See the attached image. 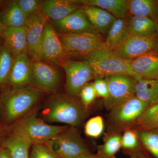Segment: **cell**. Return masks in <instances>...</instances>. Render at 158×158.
<instances>
[{
	"instance_id": "1",
	"label": "cell",
	"mask_w": 158,
	"mask_h": 158,
	"mask_svg": "<svg viewBox=\"0 0 158 158\" xmlns=\"http://www.w3.org/2000/svg\"><path fill=\"white\" fill-rule=\"evenodd\" d=\"M45 118L52 122L78 126L86 118L88 109L74 97L64 94L52 97L48 104Z\"/></svg>"
},
{
	"instance_id": "2",
	"label": "cell",
	"mask_w": 158,
	"mask_h": 158,
	"mask_svg": "<svg viewBox=\"0 0 158 158\" xmlns=\"http://www.w3.org/2000/svg\"><path fill=\"white\" fill-rule=\"evenodd\" d=\"M93 71L94 78L116 75H127L135 77L130 60L114 55L106 45L84 56Z\"/></svg>"
},
{
	"instance_id": "3",
	"label": "cell",
	"mask_w": 158,
	"mask_h": 158,
	"mask_svg": "<svg viewBox=\"0 0 158 158\" xmlns=\"http://www.w3.org/2000/svg\"><path fill=\"white\" fill-rule=\"evenodd\" d=\"M149 106L136 96L118 105L110 111L107 132L121 133L131 127Z\"/></svg>"
},
{
	"instance_id": "4",
	"label": "cell",
	"mask_w": 158,
	"mask_h": 158,
	"mask_svg": "<svg viewBox=\"0 0 158 158\" xmlns=\"http://www.w3.org/2000/svg\"><path fill=\"white\" fill-rule=\"evenodd\" d=\"M59 158H82L92 153L77 130L72 127L45 143Z\"/></svg>"
},
{
	"instance_id": "5",
	"label": "cell",
	"mask_w": 158,
	"mask_h": 158,
	"mask_svg": "<svg viewBox=\"0 0 158 158\" xmlns=\"http://www.w3.org/2000/svg\"><path fill=\"white\" fill-rule=\"evenodd\" d=\"M109 94L103 100L107 110L110 111L118 105L135 96V78L127 75H116L106 77Z\"/></svg>"
},
{
	"instance_id": "6",
	"label": "cell",
	"mask_w": 158,
	"mask_h": 158,
	"mask_svg": "<svg viewBox=\"0 0 158 158\" xmlns=\"http://www.w3.org/2000/svg\"><path fill=\"white\" fill-rule=\"evenodd\" d=\"M41 90L31 86L19 87L6 99V115L8 120H14L27 113L41 96Z\"/></svg>"
},
{
	"instance_id": "7",
	"label": "cell",
	"mask_w": 158,
	"mask_h": 158,
	"mask_svg": "<svg viewBox=\"0 0 158 158\" xmlns=\"http://www.w3.org/2000/svg\"><path fill=\"white\" fill-rule=\"evenodd\" d=\"M65 59V51L59 35L48 21L43 31L37 61L55 66Z\"/></svg>"
},
{
	"instance_id": "8",
	"label": "cell",
	"mask_w": 158,
	"mask_h": 158,
	"mask_svg": "<svg viewBox=\"0 0 158 158\" xmlns=\"http://www.w3.org/2000/svg\"><path fill=\"white\" fill-rule=\"evenodd\" d=\"M66 76L65 90L69 96H78L83 86L94 79L93 71L86 61L65 59L60 63Z\"/></svg>"
},
{
	"instance_id": "9",
	"label": "cell",
	"mask_w": 158,
	"mask_h": 158,
	"mask_svg": "<svg viewBox=\"0 0 158 158\" xmlns=\"http://www.w3.org/2000/svg\"><path fill=\"white\" fill-rule=\"evenodd\" d=\"M65 58L71 56H84L105 45L99 34L91 32L67 33L59 36Z\"/></svg>"
},
{
	"instance_id": "10",
	"label": "cell",
	"mask_w": 158,
	"mask_h": 158,
	"mask_svg": "<svg viewBox=\"0 0 158 158\" xmlns=\"http://www.w3.org/2000/svg\"><path fill=\"white\" fill-rule=\"evenodd\" d=\"M69 128L51 125L34 115L26 117L16 129L24 134L33 144H45Z\"/></svg>"
},
{
	"instance_id": "11",
	"label": "cell",
	"mask_w": 158,
	"mask_h": 158,
	"mask_svg": "<svg viewBox=\"0 0 158 158\" xmlns=\"http://www.w3.org/2000/svg\"><path fill=\"white\" fill-rule=\"evenodd\" d=\"M158 41L156 35L139 37L129 34L122 42L110 50L122 59L131 61L154 50Z\"/></svg>"
},
{
	"instance_id": "12",
	"label": "cell",
	"mask_w": 158,
	"mask_h": 158,
	"mask_svg": "<svg viewBox=\"0 0 158 158\" xmlns=\"http://www.w3.org/2000/svg\"><path fill=\"white\" fill-rule=\"evenodd\" d=\"M48 19L41 10L27 18L25 27L27 43V54L33 61H37L40 43L44 28Z\"/></svg>"
},
{
	"instance_id": "13",
	"label": "cell",
	"mask_w": 158,
	"mask_h": 158,
	"mask_svg": "<svg viewBox=\"0 0 158 158\" xmlns=\"http://www.w3.org/2000/svg\"><path fill=\"white\" fill-rule=\"evenodd\" d=\"M61 76L55 66L39 61L32 62V81L37 88L54 92L59 88Z\"/></svg>"
},
{
	"instance_id": "14",
	"label": "cell",
	"mask_w": 158,
	"mask_h": 158,
	"mask_svg": "<svg viewBox=\"0 0 158 158\" xmlns=\"http://www.w3.org/2000/svg\"><path fill=\"white\" fill-rule=\"evenodd\" d=\"M52 24L56 31L61 34L86 32L98 34L88 20L81 7L63 19L52 21Z\"/></svg>"
},
{
	"instance_id": "15",
	"label": "cell",
	"mask_w": 158,
	"mask_h": 158,
	"mask_svg": "<svg viewBox=\"0 0 158 158\" xmlns=\"http://www.w3.org/2000/svg\"><path fill=\"white\" fill-rule=\"evenodd\" d=\"M32 81V62L27 53L15 57L6 83L22 87L30 86Z\"/></svg>"
},
{
	"instance_id": "16",
	"label": "cell",
	"mask_w": 158,
	"mask_h": 158,
	"mask_svg": "<svg viewBox=\"0 0 158 158\" xmlns=\"http://www.w3.org/2000/svg\"><path fill=\"white\" fill-rule=\"evenodd\" d=\"M82 6L79 1L46 0L40 1V9L48 19L57 21L65 18Z\"/></svg>"
},
{
	"instance_id": "17",
	"label": "cell",
	"mask_w": 158,
	"mask_h": 158,
	"mask_svg": "<svg viewBox=\"0 0 158 158\" xmlns=\"http://www.w3.org/2000/svg\"><path fill=\"white\" fill-rule=\"evenodd\" d=\"M135 77L158 80V54L154 51L131 61Z\"/></svg>"
},
{
	"instance_id": "18",
	"label": "cell",
	"mask_w": 158,
	"mask_h": 158,
	"mask_svg": "<svg viewBox=\"0 0 158 158\" xmlns=\"http://www.w3.org/2000/svg\"><path fill=\"white\" fill-rule=\"evenodd\" d=\"M81 8L97 32L106 37L116 18L110 12L98 7L83 6Z\"/></svg>"
},
{
	"instance_id": "19",
	"label": "cell",
	"mask_w": 158,
	"mask_h": 158,
	"mask_svg": "<svg viewBox=\"0 0 158 158\" xmlns=\"http://www.w3.org/2000/svg\"><path fill=\"white\" fill-rule=\"evenodd\" d=\"M2 34L5 46L13 58L27 53V43L26 28L3 29Z\"/></svg>"
},
{
	"instance_id": "20",
	"label": "cell",
	"mask_w": 158,
	"mask_h": 158,
	"mask_svg": "<svg viewBox=\"0 0 158 158\" xmlns=\"http://www.w3.org/2000/svg\"><path fill=\"white\" fill-rule=\"evenodd\" d=\"M83 6H95L113 15L116 19H125L128 15L127 0H80Z\"/></svg>"
},
{
	"instance_id": "21",
	"label": "cell",
	"mask_w": 158,
	"mask_h": 158,
	"mask_svg": "<svg viewBox=\"0 0 158 158\" xmlns=\"http://www.w3.org/2000/svg\"><path fill=\"white\" fill-rule=\"evenodd\" d=\"M32 143L24 134L17 129L4 143V147L12 158H29V151Z\"/></svg>"
},
{
	"instance_id": "22",
	"label": "cell",
	"mask_w": 158,
	"mask_h": 158,
	"mask_svg": "<svg viewBox=\"0 0 158 158\" xmlns=\"http://www.w3.org/2000/svg\"><path fill=\"white\" fill-rule=\"evenodd\" d=\"M27 18L19 6L17 1L11 2L0 13L3 29L24 27Z\"/></svg>"
},
{
	"instance_id": "23",
	"label": "cell",
	"mask_w": 158,
	"mask_h": 158,
	"mask_svg": "<svg viewBox=\"0 0 158 158\" xmlns=\"http://www.w3.org/2000/svg\"><path fill=\"white\" fill-rule=\"evenodd\" d=\"M135 78V96L150 106L158 104V80Z\"/></svg>"
},
{
	"instance_id": "24",
	"label": "cell",
	"mask_w": 158,
	"mask_h": 158,
	"mask_svg": "<svg viewBox=\"0 0 158 158\" xmlns=\"http://www.w3.org/2000/svg\"><path fill=\"white\" fill-rule=\"evenodd\" d=\"M129 34L139 37H151L156 35L155 24L151 19L145 16H128Z\"/></svg>"
},
{
	"instance_id": "25",
	"label": "cell",
	"mask_w": 158,
	"mask_h": 158,
	"mask_svg": "<svg viewBox=\"0 0 158 158\" xmlns=\"http://www.w3.org/2000/svg\"><path fill=\"white\" fill-rule=\"evenodd\" d=\"M128 16H145L154 20L158 16V2L153 0H127Z\"/></svg>"
},
{
	"instance_id": "26",
	"label": "cell",
	"mask_w": 158,
	"mask_h": 158,
	"mask_svg": "<svg viewBox=\"0 0 158 158\" xmlns=\"http://www.w3.org/2000/svg\"><path fill=\"white\" fill-rule=\"evenodd\" d=\"M121 139V133L107 132L105 134L103 144L98 146L97 153L102 158H116L122 148Z\"/></svg>"
},
{
	"instance_id": "27",
	"label": "cell",
	"mask_w": 158,
	"mask_h": 158,
	"mask_svg": "<svg viewBox=\"0 0 158 158\" xmlns=\"http://www.w3.org/2000/svg\"><path fill=\"white\" fill-rule=\"evenodd\" d=\"M129 34L127 19H116L106 37L105 45L111 50Z\"/></svg>"
},
{
	"instance_id": "28",
	"label": "cell",
	"mask_w": 158,
	"mask_h": 158,
	"mask_svg": "<svg viewBox=\"0 0 158 158\" xmlns=\"http://www.w3.org/2000/svg\"><path fill=\"white\" fill-rule=\"evenodd\" d=\"M141 145L152 158H158V128L135 130Z\"/></svg>"
},
{
	"instance_id": "29",
	"label": "cell",
	"mask_w": 158,
	"mask_h": 158,
	"mask_svg": "<svg viewBox=\"0 0 158 158\" xmlns=\"http://www.w3.org/2000/svg\"><path fill=\"white\" fill-rule=\"evenodd\" d=\"M130 128L142 130L158 128V104L150 106Z\"/></svg>"
},
{
	"instance_id": "30",
	"label": "cell",
	"mask_w": 158,
	"mask_h": 158,
	"mask_svg": "<svg viewBox=\"0 0 158 158\" xmlns=\"http://www.w3.org/2000/svg\"><path fill=\"white\" fill-rule=\"evenodd\" d=\"M14 58L5 46L0 47V85L6 83Z\"/></svg>"
},
{
	"instance_id": "31",
	"label": "cell",
	"mask_w": 158,
	"mask_h": 158,
	"mask_svg": "<svg viewBox=\"0 0 158 158\" xmlns=\"http://www.w3.org/2000/svg\"><path fill=\"white\" fill-rule=\"evenodd\" d=\"M105 123L101 116H94L86 122L85 127V132L86 135L90 138H99L103 133Z\"/></svg>"
},
{
	"instance_id": "32",
	"label": "cell",
	"mask_w": 158,
	"mask_h": 158,
	"mask_svg": "<svg viewBox=\"0 0 158 158\" xmlns=\"http://www.w3.org/2000/svg\"><path fill=\"white\" fill-rule=\"evenodd\" d=\"M121 144L123 151L134 150L143 148L135 131L131 128L123 131L122 135Z\"/></svg>"
},
{
	"instance_id": "33",
	"label": "cell",
	"mask_w": 158,
	"mask_h": 158,
	"mask_svg": "<svg viewBox=\"0 0 158 158\" xmlns=\"http://www.w3.org/2000/svg\"><path fill=\"white\" fill-rule=\"evenodd\" d=\"M30 158H59L56 152L45 144H33Z\"/></svg>"
},
{
	"instance_id": "34",
	"label": "cell",
	"mask_w": 158,
	"mask_h": 158,
	"mask_svg": "<svg viewBox=\"0 0 158 158\" xmlns=\"http://www.w3.org/2000/svg\"><path fill=\"white\" fill-rule=\"evenodd\" d=\"M79 95L81 97V102L83 104L86 109H88V106L94 102L95 98L97 97L93 82H89L84 85L81 89Z\"/></svg>"
},
{
	"instance_id": "35",
	"label": "cell",
	"mask_w": 158,
	"mask_h": 158,
	"mask_svg": "<svg viewBox=\"0 0 158 158\" xmlns=\"http://www.w3.org/2000/svg\"><path fill=\"white\" fill-rule=\"evenodd\" d=\"M40 1L37 0H19L17 1V3L22 11L27 17L41 10Z\"/></svg>"
},
{
	"instance_id": "36",
	"label": "cell",
	"mask_w": 158,
	"mask_h": 158,
	"mask_svg": "<svg viewBox=\"0 0 158 158\" xmlns=\"http://www.w3.org/2000/svg\"><path fill=\"white\" fill-rule=\"evenodd\" d=\"M93 84L98 97L102 98L103 100L106 98L109 94V89L107 83L105 78L95 79Z\"/></svg>"
},
{
	"instance_id": "37",
	"label": "cell",
	"mask_w": 158,
	"mask_h": 158,
	"mask_svg": "<svg viewBox=\"0 0 158 158\" xmlns=\"http://www.w3.org/2000/svg\"><path fill=\"white\" fill-rule=\"evenodd\" d=\"M123 152L130 158H152L143 148L134 150Z\"/></svg>"
},
{
	"instance_id": "38",
	"label": "cell",
	"mask_w": 158,
	"mask_h": 158,
	"mask_svg": "<svg viewBox=\"0 0 158 158\" xmlns=\"http://www.w3.org/2000/svg\"><path fill=\"white\" fill-rule=\"evenodd\" d=\"M0 158H12L10 152L6 148L0 149Z\"/></svg>"
},
{
	"instance_id": "39",
	"label": "cell",
	"mask_w": 158,
	"mask_h": 158,
	"mask_svg": "<svg viewBox=\"0 0 158 158\" xmlns=\"http://www.w3.org/2000/svg\"><path fill=\"white\" fill-rule=\"evenodd\" d=\"M82 158H102L97 153L94 154L91 153L88 155L85 156Z\"/></svg>"
},
{
	"instance_id": "40",
	"label": "cell",
	"mask_w": 158,
	"mask_h": 158,
	"mask_svg": "<svg viewBox=\"0 0 158 158\" xmlns=\"http://www.w3.org/2000/svg\"><path fill=\"white\" fill-rule=\"evenodd\" d=\"M155 24L156 34L158 35V16L154 20Z\"/></svg>"
},
{
	"instance_id": "41",
	"label": "cell",
	"mask_w": 158,
	"mask_h": 158,
	"mask_svg": "<svg viewBox=\"0 0 158 158\" xmlns=\"http://www.w3.org/2000/svg\"><path fill=\"white\" fill-rule=\"evenodd\" d=\"M3 30V26L2 25V23H1V19H0V35L2 34Z\"/></svg>"
},
{
	"instance_id": "42",
	"label": "cell",
	"mask_w": 158,
	"mask_h": 158,
	"mask_svg": "<svg viewBox=\"0 0 158 158\" xmlns=\"http://www.w3.org/2000/svg\"><path fill=\"white\" fill-rule=\"evenodd\" d=\"M155 52H156L158 54V41L157 42V44L156 46V48H155L154 50Z\"/></svg>"
},
{
	"instance_id": "43",
	"label": "cell",
	"mask_w": 158,
	"mask_h": 158,
	"mask_svg": "<svg viewBox=\"0 0 158 158\" xmlns=\"http://www.w3.org/2000/svg\"><path fill=\"white\" fill-rule=\"evenodd\" d=\"M157 1V2H158V1Z\"/></svg>"
}]
</instances>
